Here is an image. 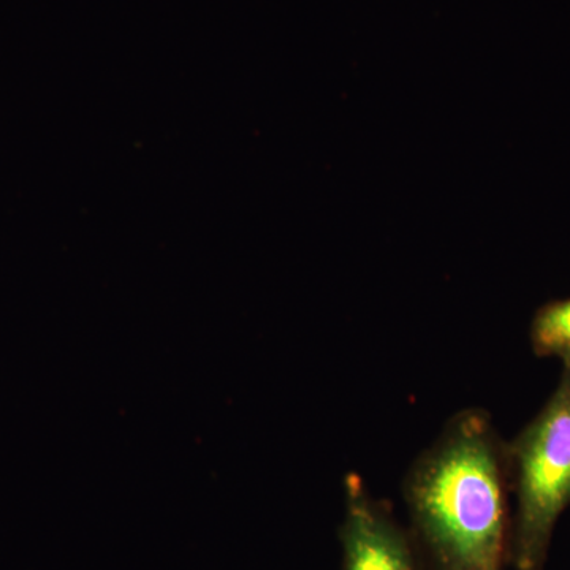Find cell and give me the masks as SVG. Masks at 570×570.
<instances>
[{
  "label": "cell",
  "mask_w": 570,
  "mask_h": 570,
  "mask_svg": "<svg viewBox=\"0 0 570 570\" xmlns=\"http://www.w3.org/2000/svg\"><path fill=\"white\" fill-rule=\"evenodd\" d=\"M508 442L489 412L448 420L403 483L409 532L425 570H505L510 562Z\"/></svg>",
  "instance_id": "1"
},
{
  "label": "cell",
  "mask_w": 570,
  "mask_h": 570,
  "mask_svg": "<svg viewBox=\"0 0 570 570\" xmlns=\"http://www.w3.org/2000/svg\"><path fill=\"white\" fill-rule=\"evenodd\" d=\"M530 336L535 355L570 365V298L540 306L532 318Z\"/></svg>",
  "instance_id": "4"
},
{
  "label": "cell",
  "mask_w": 570,
  "mask_h": 570,
  "mask_svg": "<svg viewBox=\"0 0 570 570\" xmlns=\"http://www.w3.org/2000/svg\"><path fill=\"white\" fill-rule=\"evenodd\" d=\"M515 512L510 562L517 570H542L554 528L570 505V365L546 406L508 444Z\"/></svg>",
  "instance_id": "2"
},
{
  "label": "cell",
  "mask_w": 570,
  "mask_h": 570,
  "mask_svg": "<svg viewBox=\"0 0 570 570\" xmlns=\"http://www.w3.org/2000/svg\"><path fill=\"white\" fill-rule=\"evenodd\" d=\"M344 494L343 570H425L411 532L370 493L360 475H347Z\"/></svg>",
  "instance_id": "3"
}]
</instances>
